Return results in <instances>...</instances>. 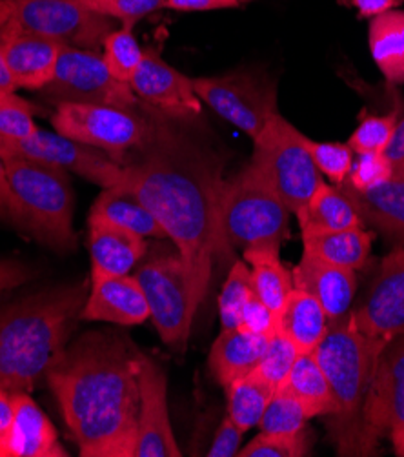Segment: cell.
Wrapping results in <instances>:
<instances>
[{
  "instance_id": "cell-40",
  "label": "cell",
  "mask_w": 404,
  "mask_h": 457,
  "mask_svg": "<svg viewBox=\"0 0 404 457\" xmlns=\"http://www.w3.org/2000/svg\"><path fill=\"white\" fill-rule=\"evenodd\" d=\"M313 162L335 185H342L353 166V152L342 143H316L308 139Z\"/></svg>"
},
{
  "instance_id": "cell-44",
  "label": "cell",
  "mask_w": 404,
  "mask_h": 457,
  "mask_svg": "<svg viewBox=\"0 0 404 457\" xmlns=\"http://www.w3.org/2000/svg\"><path fill=\"white\" fill-rule=\"evenodd\" d=\"M246 432H243L228 416L222 420L215 439L208 450V457H234L239 453V446L243 441V436Z\"/></svg>"
},
{
  "instance_id": "cell-13",
  "label": "cell",
  "mask_w": 404,
  "mask_h": 457,
  "mask_svg": "<svg viewBox=\"0 0 404 457\" xmlns=\"http://www.w3.org/2000/svg\"><path fill=\"white\" fill-rule=\"evenodd\" d=\"M0 155H19L64 168L101 188L119 187L122 164L99 148L77 143L59 131L37 128L24 139L0 137Z\"/></svg>"
},
{
  "instance_id": "cell-42",
  "label": "cell",
  "mask_w": 404,
  "mask_h": 457,
  "mask_svg": "<svg viewBox=\"0 0 404 457\" xmlns=\"http://www.w3.org/2000/svg\"><path fill=\"white\" fill-rule=\"evenodd\" d=\"M87 6L104 17L120 21L122 26L133 28L135 22L161 10L164 0H92Z\"/></svg>"
},
{
  "instance_id": "cell-27",
  "label": "cell",
  "mask_w": 404,
  "mask_h": 457,
  "mask_svg": "<svg viewBox=\"0 0 404 457\" xmlns=\"http://www.w3.org/2000/svg\"><path fill=\"white\" fill-rule=\"evenodd\" d=\"M304 253L319 257L330 264L348 270L363 268L372 252L374 234L365 228H348V230H301Z\"/></svg>"
},
{
  "instance_id": "cell-29",
  "label": "cell",
  "mask_w": 404,
  "mask_h": 457,
  "mask_svg": "<svg viewBox=\"0 0 404 457\" xmlns=\"http://www.w3.org/2000/svg\"><path fill=\"white\" fill-rule=\"evenodd\" d=\"M301 230H348V228H365V222L350 197L339 188L330 187L325 180L311 195L306 208L297 215Z\"/></svg>"
},
{
  "instance_id": "cell-12",
  "label": "cell",
  "mask_w": 404,
  "mask_h": 457,
  "mask_svg": "<svg viewBox=\"0 0 404 457\" xmlns=\"http://www.w3.org/2000/svg\"><path fill=\"white\" fill-rule=\"evenodd\" d=\"M197 97L251 139L277 113V89L259 75L235 71L222 77L194 79Z\"/></svg>"
},
{
  "instance_id": "cell-14",
  "label": "cell",
  "mask_w": 404,
  "mask_h": 457,
  "mask_svg": "<svg viewBox=\"0 0 404 457\" xmlns=\"http://www.w3.org/2000/svg\"><path fill=\"white\" fill-rule=\"evenodd\" d=\"M404 425V334L379 353L363 408V452L374 455L383 437Z\"/></svg>"
},
{
  "instance_id": "cell-33",
  "label": "cell",
  "mask_w": 404,
  "mask_h": 457,
  "mask_svg": "<svg viewBox=\"0 0 404 457\" xmlns=\"http://www.w3.org/2000/svg\"><path fill=\"white\" fill-rule=\"evenodd\" d=\"M255 292L250 266L243 261H235L218 295V317L222 330H234L241 327L243 310Z\"/></svg>"
},
{
  "instance_id": "cell-37",
  "label": "cell",
  "mask_w": 404,
  "mask_h": 457,
  "mask_svg": "<svg viewBox=\"0 0 404 457\" xmlns=\"http://www.w3.org/2000/svg\"><path fill=\"white\" fill-rule=\"evenodd\" d=\"M308 432L306 428L295 434H268L260 432L244 448L239 450V457H302L308 453Z\"/></svg>"
},
{
  "instance_id": "cell-51",
  "label": "cell",
  "mask_w": 404,
  "mask_h": 457,
  "mask_svg": "<svg viewBox=\"0 0 404 457\" xmlns=\"http://www.w3.org/2000/svg\"><path fill=\"white\" fill-rule=\"evenodd\" d=\"M384 155L392 166L404 162V119L397 120L392 139L384 150Z\"/></svg>"
},
{
  "instance_id": "cell-6",
  "label": "cell",
  "mask_w": 404,
  "mask_h": 457,
  "mask_svg": "<svg viewBox=\"0 0 404 457\" xmlns=\"http://www.w3.org/2000/svg\"><path fill=\"white\" fill-rule=\"evenodd\" d=\"M288 208L276 188L251 162L224 182L220 197L222 230L230 245L277 243L288 236Z\"/></svg>"
},
{
  "instance_id": "cell-43",
  "label": "cell",
  "mask_w": 404,
  "mask_h": 457,
  "mask_svg": "<svg viewBox=\"0 0 404 457\" xmlns=\"http://www.w3.org/2000/svg\"><path fill=\"white\" fill-rule=\"evenodd\" d=\"M239 328L251 334L269 336L279 328V315L274 310H269L257 295H253L243 310Z\"/></svg>"
},
{
  "instance_id": "cell-8",
  "label": "cell",
  "mask_w": 404,
  "mask_h": 457,
  "mask_svg": "<svg viewBox=\"0 0 404 457\" xmlns=\"http://www.w3.org/2000/svg\"><path fill=\"white\" fill-rule=\"evenodd\" d=\"M55 131L70 139L99 148L119 164L143 148L153 135L155 120L144 112L104 106V104H73L57 106L52 117Z\"/></svg>"
},
{
  "instance_id": "cell-24",
  "label": "cell",
  "mask_w": 404,
  "mask_h": 457,
  "mask_svg": "<svg viewBox=\"0 0 404 457\" xmlns=\"http://www.w3.org/2000/svg\"><path fill=\"white\" fill-rule=\"evenodd\" d=\"M269 336L251 334L243 328L222 330L213 341L208 364L222 388L250 376L266 350Z\"/></svg>"
},
{
  "instance_id": "cell-39",
  "label": "cell",
  "mask_w": 404,
  "mask_h": 457,
  "mask_svg": "<svg viewBox=\"0 0 404 457\" xmlns=\"http://www.w3.org/2000/svg\"><path fill=\"white\" fill-rule=\"evenodd\" d=\"M35 108L15 94L0 97V137L4 139H24L38 126L35 124Z\"/></svg>"
},
{
  "instance_id": "cell-50",
  "label": "cell",
  "mask_w": 404,
  "mask_h": 457,
  "mask_svg": "<svg viewBox=\"0 0 404 457\" xmlns=\"http://www.w3.org/2000/svg\"><path fill=\"white\" fill-rule=\"evenodd\" d=\"M350 6H353L361 17H377L390 10H393L400 0H346Z\"/></svg>"
},
{
  "instance_id": "cell-21",
  "label": "cell",
  "mask_w": 404,
  "mask_h": 457,
  "mask_svg": "<svg viewBox=\"0 0 404 457\" xmlns=\"http://www.w3.org/2000/svg\"><path fill=\"white\" fill-rule=\"evenodd\" d=\"M64 44L17 29L8 44L6 62L17 89L40 91L46 87L57 70Z\"/></svg>"
},
{
  "instance_id": "cell-47",
  "label": "cell",
  "mask_w": 404,
  "mask_h": 457,
  "mask_svg": "<svg viewBox=\"0 0 404 457\" xmlns=\"http://www.w3.org/2000/svg\"><path fill=\"white\" fill-rule=\"evenodd\" d=\"M15 408L12 394L0 390V457H8V445L13 430Z\"/></svg>"
},
{
  "instance_id": "cell-52",
  "label": "cell",
  "mask_w": 404,
  "mask_h": 457,
  "mask_svg": "<svg viewBox=\"0 0 404 457\" xmlns=\"http://www.w3.org/2000/svg\"><path fill=\"white\" fill-rule=\"evenodd\" d=\"M390 439H392V445H393V450L399 457H404V425L397 427L392 434H390Z\"/></svg>"
},
{
  "instance_id": "cell-2",
  "label": "cell",
  "mask_w": 404,
  "mask_h": 457,
  "mask_svg": "<svg viewBox=\"0 0 404 457\" xmlns=\"http://www.w3.org/2000/svg\"><path fill=\"white\" fill-rule=\"evenodd\" d=\"M84 457H133L139 434V353L120 336L89 332L46 372Z\"/></svg>"
},
{
  "instance_id": "cell-48",
  "label": "cell",
  "mask_w": 404,
  "mask_h": 457,
  "mask_svg": "<svg viewBox=\"0 0 404 457\" xmlns=\"http://www.w3.org/2000/svg\"><path fill=\"white\" fill-rule=\"evenodd\" d=\"M0 219L4 220H13L21 224L19 219V210L10 188V180H8V171H6V161L0 155Z\"/></svg>"
},
{
  "instance_id": "cell-19",
  "label": "cell",
  "mask_w": 404,
  "mask_h": 457,
  "mask_svg": "<svg viewBox=\"0 0 404 457\" xmlns=\"http://www.w3.org/2000/svg\"><path fill=\"white\" fill-rule=\"evenodd\" d=\"M293 288L316 297L326 312L328 323L337 325L351 315V303L357 290L355 271L330 264L302 252L299 264L292 270Z\"/></svg>"
},
{
  "instance_id": "cell-49",
  "label": "cell",
  "mask_w": 404,
  "mask_h": 457,
  "mask_svg": "<svg viewBox=\"0 0 404 457\" xmlns=\"http://www.w3.org/2000/svg\"><path fill=\"white\" fill-rule=\"evenodd\" d=\"M29 281V270L17 261H0V292L17 288Z\"/></svg>"
},
{
  "instance_id": "cell-28",
  "label": "cell",
  "mask_w": 404,
  "mask_h": 457,
  "mask_svg": "<svg viewBox=\"0 0 404 457\" xmlns=\"http://www.w3.org/2000/svg\"><path fill=\"white\" fill-rule=\"evenodd\" d=\"M328 317L319 301L304 290L293 288L281 315L279 328L290 337L299 353H311L328 332Z\"/></svg>"
},
{
  "instance_id": "cell-15",
  "label": "cell",
  "mask_w": 404,
  "mask_h": 457,
  "mask_svg": "<svg viewBox=\"0 0 404 457\" xmlns=\"http://www.w3.org/2000/svg\"><path fill=\"white\" fill-rule=\"evenodd\" d=\"M351 321L359 332L381 343L404 334V245L381 261L365 301L351 310Z\"/></svg>"
},
{
  "instance_id": "cell-18",
  "label": "cell",
  "mask_w": 404,
  "mask_h": 457,
  "mask_svg": "<svg viewBox=\"0 0 404 457\" xmlns=\"http://www.w3.org/2000/svg\"><path fill=\"white\" fill-rule=\"evenodd\" d=\"M150 319V306L139 281L133 276L92 271L80 321L137 327Z\"/></svg>"
},
{
  "instance_id": "cell-26",
  "label": "cell",
  "mask_w": 404,
  "mask_h": 457,
  "mask_svg": "<svg viewBox=\"0 0 404 457\" xmlns=\"http://www.w3.org/2000/svg\"><path fill=\"white\" fill-rule=\"evenodd\" d=\"M277 243H262L244 248V261L251 271V283L255 295L277 315H281L292 290V271L279 257Z\"/></svg>"
},
{
  "instance_id": "cell-46",
  "label": "cell",
  "mask_w": 404,
  "mask_h": 457,
  "mask_svg": "<svg viewBox=\"0 0 404 457\" xmlns=\"http://www.w3.org/2000/svg\"><path fill=\"white\" fill-rule=\"evenodd\" d=\"M241 4V0H164L162 8L173 12H211L239 8Z\"/></svg>"
},
{
  "instance_id": "cell-56",
  "label": "cell",
  "mask_w": 404,
  "mask_h": 457,
  "mask_svg": "<svg viewBox=\"0 0 404 457\" xmlns=\"http://www.w3.org/2000/svg\"><path fill=\"white\" fill-rule=\"evenodd\" d=\"M241 3H251V0H241Z\"/></svg>"
},
{
  "instance_id": "cell-35",
  "label": "cell",
  "mask_w": 404,
  "mask_h": 457,
  "mask_svg": "<svg viewBox=\"0 0 404 457\" xmlns=\"http://www.w3.org/2000/svg\"><path fill=\"white\" fill-rule=\"evenodd\" d=\"M143 48L135 38L131 26H122L120 29H113L103 46V59L111 71V75L120 80L128 82L137 71L143 61Z\"/></svg>"
},
{
  "instance_id": "cell-3",
  "label": "cell",
  "mask_w": 404,
  "mask_h": 457,
  "mask_svg": "<svg viewBox=\"0 0 404 457\" xmlns=\"http://www.w3.org/2000/svg\"><path fill=\"white\" fill-rule=\"evenodd\" d=\"M86 297V285H66L0 306V390L29 394L46 378L80 321Z\"/></svg>"
},
{
  "instance_id": "cell-17",
  "label": "cell",
  "mask_w": 404,
  "mask_h": 457,
  "mask_svg": "<svg viewBox=\"0 0 404 457\" xmlns=\"http://www.w3.org/2000/svg\"><path fill=\"white\" fill-rule=\"evenodd\" d=\"M133 94L166 117L190 119L202 112L194 79L171 68L157 50H144L141 66L129 80Z\"/></svg>"
},
{
  "instance_id": "cell-55",
  "label": "cell",
  "mask_w": 404,
  "mask_h": 457,
  "mask_svg": "<svg viewBox=\"0 0 404 457\" xmlns=\"http://www.w3.org/2000/svg\"><path fill=\"white\" fill-rule=\"evenodd\" d=\"M3 94H6V91H3V89H0V97H3Z\"/></svg>"
},
{
  "instance_id": "cell-4",
  "label": "cell",
  "mask_w": 404,
  "mask_h": 457,
  "mask_svg": "<svg viewBox=\"0 0 404 457\" xmlns=\"http://www.w3.org/2000/svg\"><path fill=\"white\" fill-rule=\"evenodd\" d=\"M386 345L359 332L350 315L346 321L330 325L313 350L332 392L330 428L339 455H365L363 408L379 353Z\"/></svg>"
},
{
  "instance_id": "cell-45",
  "label": "cell",
  "mask_w": 404,
  "mask_h": 457,
  "mask_svg": "<svg viewBox=\"0 0 404 457\" xmlns=\"http://www.w3.org/2000/svg\"><path fill=\"white\" fill-rule=\"evenodd\" d=\"M19 26L15 24V21L10 17L8 21L0 22V89L6 91V94H15L17 86L12 79L8 62H6V52H8V44L13 38V35L17 33Z\"/></svg>"
},
{
  "instance_id": "cell-36",
  "label": "cell",
  "mask_w": 404,
  "mask_h": 457,
  "mask_svg": "<svg viewBox=\"0 0 404 457\" xmlns=\"http://www.w3.org/2000/svg\"><path fill=\"white\" fill-rule=\"evenodd\" d=\"M297 355L299 350L290 341V337L281 328H276L269 334L266 350L253 372L277 390L288 378Z\"/></svg>"
},
{
  "instance_id": "cell-20",
  "label": "cell",
  "mask_w": 404,
  "mask_h": 457,
  "mask_svg": "<svg viewBox=\"0 0 404 457\" xmlns=\"http://www.w3.org/2000/svg\"><path fill=\"white\" fill-rule=\"evenodd\" d=\"M337 187L350 197L365 224L404 245V162L392 166L390 179L372 190L359 192L346 180Z\"/></svg>"
},
{
  "instance_id": "cell-38",
  "label": "cell",
  "mask_w": 404,
  "mask_h": 457,
  "mask_svg": "<svg viewBox=\"0 0 404 457\" xmlns=\"http://www.w3.org/2000/svg\"><path fill=\"white\" fill-rule=\"evenodd\" d=\"M397 124V112L388 115L365 117L351 133L348 146L359 154H384Z\"/></svg>"
},
{
  "instance_id": "cell-11",
  "label": "cell",
  "mask_w": 404,
  "mask_h": 457,
  "mask_svg": "<svg viewBox=\"0 0 404 457\" xmlns=\"http://www.w3.org/2000/svg\"><path fill=\"white\" fill-rule=\"evenodd\" d=\"M55 106L104 104L137 110L139 99L128 82L117 80L99 52H87L64 46L52 82L40 89Z\"/></svg>"
},
{
  "instance_id": "cell-53",
  "label": "cell",
  "mask_w": 404,
  "mask_h": 457,
  "mask_svg": "<svg viewBox=\"0 0 404 457\" xmlns=\"http://www.w3.org/2000/svg\"><path fill=\"white\" fill-rule=\"evenodd\" d=\"M10 17H12V12H10L8 4H6V3H3V0H0V22L8 21Z\"/></svg>"
},
{
  "instance_id": "cell-16",
  "label": "cell",
  "mask_w": 404,
  "mask_h": 457,
  "mask_svg": "<svg viewBox=\"0 0 404 457\" xmlns=\"http://www.w3.org/2000/svg\"><path fill=\"white\" fill-rule=\"evenodd\" d=\"M139 434L133 457H181L168 412L166 374L153 359L139 353Z\"/></svg>"
},
{
  "instance_id": "cell-31",
  "label": "cell",
  "mask_w": 404,
  "mask_h": 457,
  "mask_svg": "<svg viewBox=\"0 0 404 457\" xmlns=\"http://www.w3.org/2000/svg\"><path fill=\"white\" fill-rule=\"evenodd\" d=\"M277 390H284L302 401L316 416H330L334 410L326 376L313 352L297 355L288 378Z\"/></svg>"
},
{
  "instance_id": "cell-9",
  "label": "cell",
  "mask_w": 404,
  "mask_h": 457,
  "mask_svg": "<svg viewBox=\"0 0 404 457\" xmlns=\"http://www.w3.org/2000/svg\"><path fill=\"white\" fill-rule=\"evenodd\" d=\"M150 306L153 321L164 345L183 352L194 323L188 288V273L181 253H161L146 261L133 273Z\"/></svg>"
},
{
  "instance_id": "cell-30",
  "label": "cell",
  "mask_w": 404,
  "mask_h": 457,
  "mask_svg": "<svg viewBox=\"0 0 404 457\" xmlns=\"http://www.w3.org/2000/svg\"><path fill=\"white\" fill-rule=\"evenodd\" d=\"M370 52L390 84H404V12L390 10L372 19Z\"/></svg>"
},
{
  "instance_id": "cell-7",
  "label": "cell",
  "mask_w": 404,
  "mask_h": 457,
  "mask_svg": "<svg viewBox=\"0 0 404 457\" xmlns=\"http://www.w3.org/2000/svg\"><path fill=\"white\" fill-rule=\"evenodd\" d=\"M276 188L290 213L299 215L321 185V171L311 159L308 137L276 113L253 139L250 161Z\"/></svg>"
},
{
  "instance_id": "cell-5",
  "label": "cell",
  "mask_w": 404,
  "mask_h": 457,
  "mask_svg": "<svg viewBox=\"0 0 404 457\" xmlns=\"http://www.w3.org/2000/svg\"><path fill=\"white\" fill-rule=\"evenodd\" d=\"M4 161L21 224L54 250H73L75 195L68 170L19 155Z\"/></svg>"
},
{
  "instance_id": "cell-41",
  "label": "cell",
  "mask_w": 404,
  "mask_h": 457,
  "mask_svg": "<svg viewBox=\"0 0 404 457\" xmlns=\"http://www.w3.org/2000/svg\"><path fill=\"white\" fill-rule=\"evenodd\" d=\"M390 175L392 164L384 154H359L346 182L359 192H367L383 185Z\"/></svg>"
},
{
  "instance_id": "cell-25",
  "label": "cell",
  "mask_w": 404,
  "mask_h": 457,
  "mask_svg": "<svg viewBox=\"0 0 404 457\" xmlns=\"http://www.w3.org/2000/svg\"><path fill=\"white\" fill-rule=\"evenodd\" d=\"M89 219H99L128 232L137 234L144 239H164L168 237L161 222L148 210V206L124 187L103 188L101 195L95 199Z\"/></svg>"
},
{
  "instance_id": "cell-32",
  "label": "cell",
  "mask_w": 404,
  "mask_h": 457,
  "mask_svg": "<svg viewBox=\"0 0 404 457\" xmlns=\"http://www.w3.org/2000/svg\"><path fill=\"white\" fill-rule=\"evenodd\" d=\"M224 390H227L228 397V418L243 432L259 427L268 403L272 401L276 394V388L255 372L228 385Z\"/></svg>"
},
{
  "instance_id": "cell-54",
  "label": "cell",
  "mask_w": 404,
  "mask_h": 457,
  "mask_svg": "<svg viewBox=\"0 0 404 457\" xmlns=\"http://www.w3.org/2000/svg\"><path fill=\"white\" fill-rule=\"evenodd\" d=\"M82 3H84V4H89V3H92V0H82Z\"/></svg>"
},
{
  "instance_id": "cell-23",
  "label": "cell",
  "mask_w": 404,
  "mask_h": 457,
  "mask_svg": "<svg viewBox=\"0 0 404 457\" xmlns=\"http://www.w3.org/2000/svg\"><path fill=\"white\" fill-rule=\"evenodd\" d=\"M87 224L92 271L128 276L148 252L146 239L124 228L99 219H89Z\"/></svg>"
},
{
  "instance_id": "cell-10",
  "label": "cell",
  "mask_w": 404,
  "mask_h": 457,
  "mask_svg": "<svg viewBox=\"0 0 404 457\" xmlns=\"http://www.w3.org/2000/svg\"><path fill=\"white\" fill-rule=\"evenodd\" d=\"M19 29L54 38L71 48L101 52L115 29L110 17L101 15L82 0H3Z\"/></svg>"
},
{
  "instance_id": "cell-22",
  "label": "cell",
  "mask_w": 404,
  "mask_h": 457,
  "mask_svg": "<svg viewBox=\"0 0 404 457\" xmlns=\"http://www.w3.org/2000/svg\"><path fill=\"white\" fill-rule=\"evenodd\" d=\"M15 420L8 457H68L57 430L28 392L12 394Z\"/></svg>"
},
{
  "instance_id": "cell-1",
  "label": "cell",
  "mask_w": 404,
  "mask_h": 457,
  "mask_svg": "<svg viewBox=\"0 0 404 457\" xmlns=\"http://www.w3.org/2000/svg\"><path fill=\"white\" fill-rule=\"evenodd\" d=\"M153 120L152 139L120 162L119 187L131 190L148 206L181 253L192 310L197 313L210 287L213 259L230 250L220 220L227 180L210 150L175 129L164 113Z\"/></svg>"
},
{
  "instance_id": "cell-34",
  "label": "cell",
  "mask_w": 404,
  "mask_h": 457,
  "mask_svg": "<svg viewBox=\"0 0 404 457\" xmlns=\"http://www.w3.org/2000/svg\"><path fill=\"white\" fill-rule=\"evenodd\" d=\"M311 418H316V414L302 401L284 390H276L259 421V428L268 434H295Z\"/></svg>"
}]
</instances>
